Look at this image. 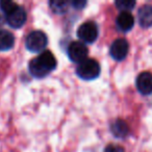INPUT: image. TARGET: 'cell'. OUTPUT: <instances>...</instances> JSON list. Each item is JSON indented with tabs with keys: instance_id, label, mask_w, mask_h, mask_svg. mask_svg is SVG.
I'll use <instances>...</instances> for the list:
<instances>
[{
	"instance_id": "cell-14",
	"label": "cell",
	"mask_w": 152,
	"mask_h": 152,
	"mask_svg": "<svg viewBox=\"0 0 152 152\" xmlns=\"http://www.w3.org/2000/svg\"><path fill=\"white\" fill-rule=\"evenodd\" d=\"M135 1H129V0H118L115 2V5L117 7V9L119 11H121V13H130V11H132L135 7Z\"/></svg>"
},
{
	"instance_id": "cell-9",
	"label": "cell",
	"mask_w": 152,
	"mask_h": 152,
	"mask_svg": "<svg viewBox=\"0 0 152 152\" xmlns=\"http://www.w3.org/2000/svg\"><path fill=\"white\" fill-rule=\"evenodd\" d=\"M116 26L122 32H128L134 26V18L131 13H120L116 19Z\"/></svg>"
},
{
	"instance_id": "cell-15",
	"label": "cell",
	"mask_w": 152,
	"mask_h": 152,
	"mask_svg": "<svg viewBox=\"0 0 152 152\" xmlns=\"http://www.w3.org/2000/svg\"><path fill=\"white\" fill-rule=\"evenodd\" d=\"M17 7H18L17 3L13 2V1H10V0H3V1H0V10H1L5 15L10 14L14 9H16Z\"/></svg>"
},
{
	"instance_id": "cell-4",
	"label": "cell",
	"mask_w": 152,
	"mask_h": 152,
	"mask_svg": "<svg viewBox=\"0 0 152 152\" xmlns=\"http://www.w3.org/2000/svg\"><path fill=\"white\" fill-rule=\"evenodd\" d=\"M99 28L93 21H87L83 23L77 29V37L80 42L85 44H92L98 39Z\"/></svg>"
},
{
	"instance_id": "cell-6",
	"label": "cell",
	"mask_w": 152,
	"mask_h": 152,
	"mask_svg": "<svg viewBox=\"0 0 152 152\" xmlns=\"http://www.w3.org/2000/svg\"><path fill=\"white\" fill-rule=\"evenodd\" d=\"M129 51V44L125 39H117L110 47V54L115 61H123Z\"/></svg>"
},
{
	"instance_id": "cell-11",
	"label": "cell",
	"mask_w": 152,
	"mask_h": 152,
	"mask_svg": "<svg viewBox=\"0 0 152 152\" xmlns=\"http://www.w3.org/2000/svg\"><path fill=\"white\" fill-rule=\"evenodd\" d=\"M110 131L117 139H124L129 133V126L125 121L118 119L110 124Z\"/></svg>"
},
{
	"instance_id": "cell-10",
	"label": "cell",
	"mask_w": 152,
	"mask_h": 152,
	"mask_svg": "<svg viewBox=\"0 0 152 152\" xmlns=\"http://www.w3.org/2000/svg\"><path fill=\"white\" fill-rule=\"evenodd\" d=\"M137 21L141 27H152V5H142L137 12Z\"/></svg>"
},
{
	"instance_id": "cell-3",
	"label": "cell",
	"mask_w": 152,
	"mask_h": 152,
	"mask_svg": "<svg viewBox=\"0 0 152 152\" xmlns=\"http://www.w3.org/2000/svg\"><path fill=\"white\" fill-rule=\"evenodd\" d=\"M48 45V38L46 34L41 30H34L27 36L25 46L31 52H43Z\"/></svg>"
},
{
	"instance_id": "cell-12",
	"label": "cell",
	"mask_w": 152,
	"mask_h": 152,
	"mask_svg": "<svg viewBox=\"0 0 152 152\" xmlns=\"http://www.w3.org/2000/svg\"><path fill=\"white\" fill-rule=\"evenodd\" d=\"M15 45V37L9 30H0V51H7Z\"/></svg>"
},
{
	"instance_id": "cell-16",
	"label": "cell",
	"mask_w": 152,
	"mask_h": 152,
	"mask_svg": "<svg viewBox=\"0 0 152 152\" xmlns=\"http://www.w3.org/2000/svg\"><path fill=\"white\" fill-rule=\"evenodd\" d=\"M103 152H125L124 148L120 145H115V144H110L104 148Z\"/></svg>"
},
{
	"instance_id": "cell-2",
	"label": "cell",
	"mask_w": 152,
	"mask_h": 152,
	"mask_svg": "<svg viewBox=\"0 0 152 152\" xmlns=\"http://www.w3.org/2000/svg\"><path fill=\"white\" fill-rule=\"evenodd\" d=\"M100 64L94 58H87L76 67V75L83 80H94L100 75Z\"/></svg>"
},
{
	"instance_id": "cell-17",
	"label": "cell",
	"mask_w": 152,
	"mask_h": 152,
	"mask_svg": "<svg viewBox=\"0 0 152 152\" xmlns=\"http://www.w3.org/2000/svg\"><path fill=\"white\" fill-rule=\"evenodd\" d=\"M71 4L73 5L75 10H83L87 5V1H85V0H75V1H72Z\"/></svg>"
},
{
	"instance_id": "cell-13",
	"label": "cell",
	"mask_w": 152,
	"mask_h": 152,
	"mask_svg": "<svg viewBox=\"0 0 152 152\" xmlns=\"http://www.w3.org/2000/svg\"><path fill=\"white\" fill-rule=\"evenodd\" d=\"M50 9L57 15H63L68 12L70 7V2L68 1H61V0H52L49 2Z\"/></svg>"
},
{
	"instance_id": "cell-1",
	"label": "cell",
	"mask_w": 152,
	"mask_h": 152,
	"mask_svg": "<svg viewBox=\"0 0 152 152\" xmlns=\"http://www.w3.org/2000/svg\"><path fill=\"white\" fill-rule=\"evenodd\" d=\"M57 66V61L53 53L45 50L41 52L38 57L31 59L28 65L29 73L36 78H44L49 75L50 72L55 70Z\"/></svg>"
},
{
	"instance_id": "cell-8",
	"label": "cell",
	"mask_w": 152,
	"mask_h": 152,
	"mask_svg": "<svg viewBox=\"0 0 152 152\" xmlns=\"http://www.w3.org/2000/svg\"><path fill=\"white\" fill-rule=\"evenodd\" d=\"M135 87L142 95H151L152 94V73L151 72H142L135 79Z\"/></svg>"
},
{
	"instance_id": "cell-18",
	"label": "cell",
	"mask_w": 152,
	"mask_h": 152,
	"mask_svg": "<svg viewBox=\"0 0 152 152\" xmlns=\"http://www.w3.org/2000/svg\"><path fill=\"white\" fill-rule=\"evenodd\" d=\"M3 23H4V20H3V17L1 15H0V27L3 25Z\"/></svg>"
},
{
	"instance_id": "cell-5",
	"label": "cell",
	"mask_w": 152,
	"mask_h": 152,
	"mask_svg": "<svg viewBox=\"0 0 152 152\" xmlns=\"http://www.w3.org/2000/svg\"><path fill=\"white\" fill-rule=\"evenodd\" d=\"M67 54L70 61L76 64H80L85 59L88 58L89 49L85 43L80 41H73L71 44H69L67 49Z\"/></svg>"
},
{
	"instance_id": "cell-7",
	"label": "cell",
	"mask_w": 152,
	"mask_h": 152,
	"mask_svg": "<svg viewBox=\"0 0 152 152\" xmlns=\"http://www.w3.org/2000/svg\"><path fill=\"white\" fill-rule=\"evenodd\" d=\"M5 16H7V24L13 28H21L25 24L26 20H27L26 11L22 7H19V5Z\"/></svg>"
}]
</instances>
